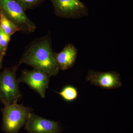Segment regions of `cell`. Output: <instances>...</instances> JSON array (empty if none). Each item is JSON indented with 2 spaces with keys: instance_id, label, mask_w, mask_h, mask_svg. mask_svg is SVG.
Here are the masks:
<instances>
[{
  "instance_id": "cell-4",
  "label": "cell",
  "mask_w": 133,
  "mask_h": 133,
  "mask_svg": "<svg viewBox=\"0 0 133 133\" xmlns=\"http://www.w3.org/2000/svg\"><path fill=\"white\" fill-rule=\"evenodd\" d=\"M0 11L24 33H33L35 24L26 16L24 10L14 0H0Z\"/></svg>"
},
{
  "instance_id": "cell-3",
  "label": "cell",
  "mask_w": 133,
  "mask_h": 133,
  "mask_svg": "<svg viewBox=\"0 0 133 133\" xmlns=\"http://www.w3.org/2000/svg\"><path fill=\"white\" fill-rule=\"evenodd\" d=\"M30 108L17 103L5 105L2 109L3 115L2 130L6 133H18L25 125L29 114L32 111Z\"/></svg>"
},
{
  "instance_id": "cell-11",
  "label": "cell",
  "mask_w": 133,
  "mask_h": 133,
  "mask_svg": "<svg viewBox=\"0 0 133 133\" xmlns=\"http://www.w3.org/2000/svg\"><path fill=\"white\" fill-rule=\"evenodd\" d=\"M57 93L66 102L74 101L77 98L78 96L77 88L71 85L65 86L62 88L60 91Z\"/></svg>"
},
{
  "instance_id": "cell-1",
  "label": "cell",
  "mask_w": 133,
  "mask_h": 133,
  "mask_svg": "<svg viewBox=\"0 0 133 133\" xmlns=\"http://www.w3.org/2000/svg\"><path fill=\"white\" fill-rule=\"evenodd\" d=\"M25 64L50 77L56 76L59 69L52 52L48 36L37 39L26 48L19 64Z\"/></svg>"
},
{
  "instance_id": "cell-5",
  "label": "cell",
  "mask_w": 133,
  "mask_h": 133,
  "mask_svg": "<svg viewBox=\"0 0 133 133\" xmlns=\"http://www.w3.org/2000/svg\"><path fill=\"white\" fill-rule=\"evenodd\" d=\"M55 14L63 18L78 19L88 15V9L80 0H50Z\"/></svg>"
},
{
  "instance_id": "cell-12",
  "label": "cell",
  "mask_w": 133,
  "mask_h": 133,
  "mask_svg": "<svg viewBox=\"0 0 133 133\" xmlns=\"http://www.w3.org/2000/svg\"><path fill=\"white\" fill-rule=\"evenodd\" d=\"M24 11L33 9L41 5L46 0H14Z\"/></svg>"
},
{
  "instance_id": "cell-14",
  "label": "cell",
  "mask_w": 133,
  "mask_h": 133,
  "mask_svg": "<svg viewBox=\"0 0 133 133\" xmlns=\"http://www.w3.org/2000/svg\"><path fill=\"white\" fill-rule=\"evenodd\" d=\"M5 55V54H3L2 52H0V69L1 68L3 59V57H4Z\"/></svg>"
},
{
  "instance_id": "cell-8",
  "label": "cell",
  "mask_w": 133,
  "mask_h": 133,
  "mask_svg": "<svg viewBox=\"0 0 133 133\" xmlns=\"http://www.w3.org/2000/svg\"><path fill=\"white\" fill-rule=\"evenodd\" d=\"M86 79L92 84L105 89H115L122 85L119 74L115 71L100 72L91 70Z\"/></svg>"
},
{
  "instance_id": "cell-10",
  "label": "cell",
  "mask_w": 133,
  "mask_h": 133,
  "mask_svg": "<svg viewBox=\"0 0 133 133\" xmlns=\"http://www.w3.org/2000/svg\"><path fill=\"white\" fill-rule=\"evenodd\" d=\"M0 26L5 33L10 36L17 31H20L18 27L12 21H10L1 11Z\"/></svg>"
},
{
  "instance_id": "cell-2",
  "label": "cell",
  "mask_w": 133,
  "mask_h": 133,
  "mask_svg": "<svg viewBox=\"0 0 133 133\" xmlns=\"http://www.w3.org/2000/svg\"><path fill=\"white\" fill-rule=\"evenodd\" d=\"M20 65L6 68L0 73V102L5 105L16 103L22 98L16 77Z\"/></svg>"
},
{
  "instance_id": "cell-15",
  "label": "cell",
  "mask_w": 133,
  "mask_h": 133,
  "mask_svg": "<svg viewBox=\"0 0 133 133\" xmlns=\"http://www.w3.org/2000/svg\"><path fill=\"white\" fill-rule=\"evenodd\" d=\"M0 52H2V53H3V54H5H5H6V53H5V52H4V51H3V49L2 48L1 45H0Z\"/></svg>"
},
{
  "instance_id": "cell-6",
  "label": "cell",
  "mask_w": 133,
  "mask_h": 133,
  "mask_svg": "<svg viewBox=\"0 0 133 133\" xmlns=\"http://www.w3.org/2000/svg\"><path fill=\"white\" fill-rule=\"evenodd\" d=\"M50 76L46 73L34 69L23 70L18 83H24L44 98L46 90L48 88Z\"/></svg>"
},
{
  "instance_id": "cell-13",
  "label": "cell",
  "mask_w": 133,
  "mask_h": 133,
  "mask_svg": "<svg viewBox=\"0 0 133 133\" xmlns=\"http://www.w3.org/2000/svg\"><path fill=\"white\" fill-rule=\"evenodd\" d=\"M11 36L5 33L0 26V45L6 53L8 45L10 40Z\"/></svg>"
},
{
  "instance_id": "cell-7",
  "label": "cell",
  "mask_w": 133,
  "mask_h": 133,
  "mask_svg": "<svg viewBox=\"0 0 133 133\" xmlns=\"http://www.w3.org/2000/svg\"><path fill=\"white\" fill-rule=\"evenodd\" d=\"M24 125L28 133H59L60 131L57 122L44 118L32 112L29 114Z\"/></svg>"
},
{
  "instance_id": "cell-9",
  "label": "cell",
  "mask_w": 133,
  "mask_h": 133,
  "mask_svg": "<svg viewBox=\"0 0 133 133\" xmlns=\"http://www.w3.org/2000/svg\"><path fill=\"white\" fill-rule=\"evenodd\" d=\"M77 50L73 44H68L61 52L54 53L59 70H65L73 66L77 57Z\"/></svg>"
}]
</instances>
